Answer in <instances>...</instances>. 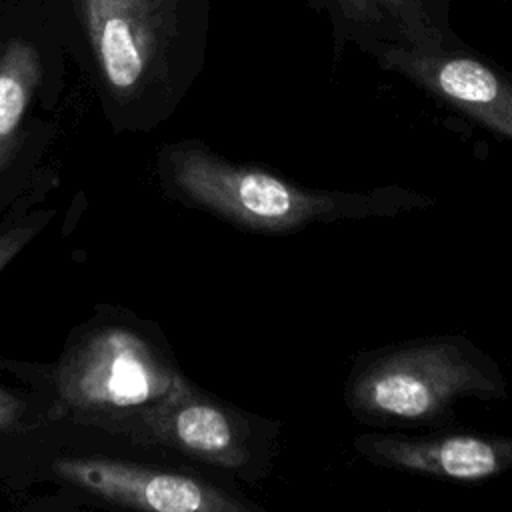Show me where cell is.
<instances>
[{"mask_svg":"<svg viewBox=\"0 0 512 512\" xmlns=\"http://www.w3.org/2000/svg\"><path fill=\"white\" fill-rule=\"evenodd\" d=\"M168 174L178 192L196 206L234 226L264 234H284L336 220L392 216L434 204L428 196L396 186L366 192L306 188L192 142H182L168 152Z\"/></svg>","mask_w":512,"mask_h":512,"instance_id":"obj_1","label":"cell"},{"mask_svg":"<svg viewBox=\"0 0 512 512\" xmlns=\"http://www.w3.org/2000/svg\"><path fill=\"white\" fill-rule=\"evenodd\" d=\"M508 396L500 366L462 334L418 338L358 354L344 400L366 424H438L460 400Z\"/></svg>","mask_w":512,"mask_h":512,"instance_id":"obj_2","label":"cell"},{"mask_svg":"<svg viewBox=\"0 0 512 512\" xmlns=\"http://www.w3.org/2000/svg\"><path fill=\"white\" fill-rule=\"evenodd\" d=\"M134 412L132 432L148 444L260 482L272 468L280 422L242 412L180 376L160 400Z\"/></svg>","mask_w":512,"mask_h":512,"instance_id":"obj_3","label":"cell"},{"mask_svg":"<svg viewBox=\"0 0 512 512\" xmlns=\"http://www.w3.org/2000/svg\"><path fill=\"white\" fill-rule=\"evenodd\" d=\"M180 376L148 340L108 326L68 352L56 372V390L66 410L106 418L160 400Z\"/></svg>","mask_w":512,"mask_h":512,"instance_id":"obj_4","label":"cell"},{"mask_svg":"<svg viewBox=\"0 0 512 512\" xmlns=\"http://www.w3.org/2000/svg\"><path fill=\"white\" fill-rule=\"evenodd\" d=\"M58 476L108 502L154 512H260L252 504L202 478L154 470L110 458H62Z\"/></svg>","mask_w":512,"mask_h":512,"instance_id":"obj_5","label":"cell"},{"mask_svg":"<svg viewBox=\"0 0 512 512\" xmlns=\"http://www.w3.org/2000/svg\"><path fill=\"white\" fill-rule=\"evenodd\" d=\"M384 68L416 82L438 100L512 140V78L470 54L390 44L380 50Z\"/></svg>","mask_w":512,"mask_h":512,"instance_id":"obj_6","label":"cell"},{"mask_svg":"<svg viewBox=\"0 0 512 512\" xmlns=\"http://www.w3.org/2000/svg\"><path fill=\"white\" fill-rule=\"evenodd\" d=\"M354 450L368 462L434 476L450 482H484L512 470V436L472 430L424 436L366 432L354 438Z\"/></svg>","mask_w":512,"mask_h":512,"instance_id":"obj_7","label":"cell"},{"mask_svg":"<svg viewBox=\"0 0 512 512\" xmlns=\"http://www.w3.org/2000/svg\"><path fill=\"white\" fill-rule=\"evenodd\" d=\"M82 16L106 84L120 96L138 92L168 38V0H82Z\"/></svg>","mask_w":512,"mask_h":512,"instance_id":"obj_8","label":"cell"},{"mask_svg":"<svg viewBox=\"0 0 512 512\" xmlns=\"http://www.w3.org/2000/svg\"><path fill=\"white\" fill-rule=\"evenodd\" d=\"M40 82L38 50L22 40H10L0 56V172L10 162L22 118Z\"/></svg>","mask_w":512,"mask_h":512,"instance_id":"obj_9","label":"cell"},{"mask_svg":"<svg viewBox=\"0 0 512 512\" xmlns=\"http://www.w3.org/2000/svg\"><path fill=\"white\" fill-rule=\"evenodd\" d=\"M338 4L342 12L358 24L372 26L392 20L410 46H440V32L424 10L422 0H338Z\"/></svg>","mask_w":512,"mask_h":512,"instance_id":"obj_10","label":"cell"},{"mask_svg":"<svg viewBox=\"0 0 512 512\" xmlns=\"http://www.w3.org/2000/svg\"><path fill=\"white\" fill-rule=\"evenodd\" d=\"M40 224H26V226H16L0 234V272L16 258V254L32 240V236L38 232Z\"/></svg>","mask_w":512,"mask_h":512,"instance_id":"obj_11","label":"cell"},{"mask_svg":"<svg viewBox=\"0 0 512 512\" xmlns=\"http://www.w3.org/2000/svg\"><path fill=\"white\" fill-rule=\"evenodd\" d=\"M22 414V404L16 396L0 388V430H8Z\"/></svg>","mask_w":512,"mask_h":512,"instance_id":"obj_12","label":"cell"}]
</instances>
